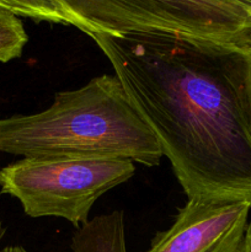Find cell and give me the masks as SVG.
<instances>
[{
  "label": "cell",
  "mask_w": 251,
  "mask_h": 252,
  "mask_svg": "<svg viewBox=\"0 0 251 252\" xmlns=\"http://www.w3.org/2000/svg\"><path fill=\"white\" fill-rule=\"evenodd\" d=\"M187 198L251 207V44L89 33Z\"/></svg>",
  "instance_id": "1"
},
{
  "label": "cell",
  "mask_w": 251,
  "mask_h": 252,
  "mask_svg": "<svg viewBox=\"0 0 251 252\" xmlns=\"http://www.w3.org/2000/svg\"><path fill=\"white\" fill-rule=\"evenodd\" d=\"M0 152L24 158L129 159L159 166L157 137L117 75L103 74L59 91L47 110L0 118Z\"/></svg>",
  "instance_id": "2"
},
{
  "label": "cell",
  "mask_w": 251,
  "mask_h": 252,
  "mask_svg": "<svg viewBox=\"0 0 251 252\" xmlns=\"http://www.w3.org/2000/svg\"><path fill=\"white\" fill-rule=\"evenodd\" d=\"M69 25L89 33H166L251 44V10L234 0H52Z\"/></svg>",
  "instance_id": "3"
},
{
  "label": "cell",
  "mask_w": 251,
  "mask_h": 252,
  "mask_svg": "<svg viewBox=\"0 0 251 252\" xmlns=\"http://www.w3.org/2000/svg\"><path fill=\"white\" fill-rule=\"evenodd\" d=\"M134 174L129 159L24 158L0 169V193L31 218H63L78 229L100 197Z\"/></svg>",
  "instance_id": "4"
},
{
  "label": "cell",
  "mask_w": 251,
  "mask_h": 252,
  "mask_svg": "<svg viewBox=\"0 0 251 252\" xmlns=\"http://www.w3.org/2000/svg\"><path fill=\"white\" fill-rule=\"evenodd\" d=\"M250 209L246 202L187 199L171 228L157 233L147 252H239Z\"/></svg>",
  "instance_id": "5"
},
{
  "label": "cell",
  "mask_w": 251,
  "mask_h": 252,
  "mask_svg": "<svg viewBox=\"0 0 251 252\" xmlns=\"http://www.w3.org/2000/svg\"><path fill=\"white\" fill-rule=\"evenodd\" d=\"M71 250L73 252H127L123 212L113 211L83 224L73 235Z\"/></svg>",
  "instance_id": "6"
},
{
  "label": "cell",
  "mask_w": 251,
  "mask_h": 252,
  "mask_svg": "<svg viewBox=\"0 0 251 252\" xmlns=\"http://www.w3.org/2000/svg\"><path fill=\"white\" fill-rule=\"evenodd\" d=\"M29 37L17 15L0 7V62L7 63L22 56Z\"/></svg>",
  "instance_id": "7"
},
{
  "label": "cell",
  "mask_w": 251,
  "mask_h": 252,
  "mask_svg": "<svg viewBox=\"0 0 251 252\" xmlns=\"http://www.w3.org/2000/svg\"><path fill=\"white\" fill-rule=\"evenodd\" d=\"M0 7L33 21L69 25L65 15L52 0H0Z\"/></svg>",
  "instance_id": "8"
},
{
  "label": "cell",
  "mask_w": 251,
  "mask_h": 252,
  "mask_svg": "<svg viewBox=\"0 0 251 252\" xmlns=\"http://www.w3.org/2000/svg\"><path fill=\"white\" fill-rule=\"evenodd\" d=\"M239 252H251V221L248 224L245 236H244L243 244H241L240 251Z\"/></svg>",
  "instance_id": "9"
},
{
  "label": "cell",
  "mask_w": 251,
  "mask_h": 252,
  "mask_svg": "<svg viewBox=\"0 0 251 252\" xmlns=\"http://www.w3.org/2000/svg\"><path fill=\"white\" fill-rule=\"evenodd\" d=\"M0 252H27V250L25 248L20 245H10V246H5L2 248Z\"/></svg>",
  "instance_id": "10"
},
{
  "label": "cell",
  "mask_w": 251,
  "mask_h": 252,
  "mask_svg": "<svg viewBox=\"0 0 251 252\" xmlns=\"http://www.w3.org/2000/svg\"><path fill=\"white\" fill-rule=\"evenodd\" d=\"M5 233H6V228L4 226V223H2L1 218H0V241H1L2 238L5 236Z\"/></svg>",
  "instance_id": "11"
},
{
  "label": "cell",
  "mask_w": 251,
  "mask_h": 252,
  "mask_svg": "<svg viewBox=\"0 0 251 252\" xmlns=\"http://www.w3.org/2000/svg\"><path fill=\"white\" fill-rule=\"evenodd\" d=\"M234 1L239 2V4L244 5V6H246L248 9L251 10V0H234Z\"/></svg>",
  "instance_id": "12"
}]
</instances>
